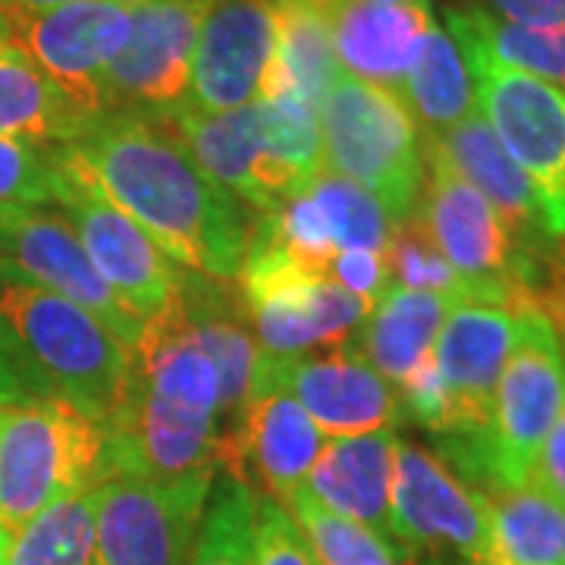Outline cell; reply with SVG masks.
<instances>
[{"label": "cell", "instance_id": "obj_22", "mask_svg": "<svg viewBox=\"0 0 565 565\" xmlns=\"http://www.w3.org/2000/svg\"><path fill=\"white\" fill-rule=\"evenodd\" d=\"M422 145L424 151L437 154L452 173L471 182L497 207V214L512 230L515 243L537 258L544 239H550L541 199L525 173L505 154L493 129L478 114V107L440 136H422Z\"/></svg>", "mask_w": 565, "mask_h": 565}, {"label": "cell", "instance_id": "obj_51", "mask_svg": "<svg viewBox=\"0 0 565 565\" xmlns=\"http://www.w3.org/2000/svg\"><path fill=\"white\" fill-rule=\"evenodd\" d=\"M0 211H3V207H0Z\"/></svg>", "mask_w": 565, "mask_h": 565}, {"label": "cell", "instance_id": "obj_13", "mask_svg": "<svg viewBox=\"0 0 565 565\" xmlns=\"http://www.w3.org/2000/svg\"><path fill=\"white\" fill-rule=\"evenodd\" d=\"M390 534L408 553L424 550L434 559L487 563V500L465 484L444 456L399 440L390 490Z\"/></svg>", "mask_w": 565, "mask_h": 565}, {"label": "cell", "instance_id": "obj_12", "mask_svg": "<svg viewBox=\"0 0 565 565\" xmlns=\"http://www.w3.org/2000/svg\"><path fill=\"white\" fill-rule=\"evenodd\" d=\"M252 390L289 393L321 427L327 440L396 427L405 418L399 390L374 371L352 340L323 355L262 352L252 374Z\"/></svg>", "mask_w": 565, "mask_h": 565}, {"label": "cell", "instance_id": "obj_9", "mask_svg": "<svg viewBox=\"0 0 565 565\" xmlns=\"http://www.w3.org/2000/svg\"><path fill=\"white\" fill-rule=\"evenodd\" d=\"M462 57L475 82L478 114L534 185L550 239H565V92L478 51H462Z\"/></svg>", "mask_w": 565, "mask_h": 565}, {"label": "cell", "instance_id": "obj_5", "mask_svg": "<svg viewBox=\"0 0 565 565\" xmlns=\"http://www.w3.org/2000/svg\"><path fill=\"white\" fill-rule=\"evenodd\" d=\"M327 170L362 185L393 223L415 214L424 185L422 129L405 102L340 73L318 104Z\"/></svg>", "mask_w": 565, "mask_h": 565}, {"label": "cell", "instance_id": "obj_41", "mask_svg": "<svg viewBox=\"0 0 565 565\" xmlns=\"http://www.w3.org/2000/svg\"><path fill=\"white\" fill-rule=\"evenodd\" d=\"M493 17L534 29H556L565 25V0H484Z\"/></svg>", "mask_w": 565, "mask_h": 565}, {"label": "cell", "instance_id": "obj_37", "mask_svg": "<svg viewBox=\"0 0 565 565\" xmlns=\"http://www.w3.org/2000/svg\"><path fill=\"white\" fill-rule=\"evenodd\" d=\"M61 145L0 136V207L54 204Z\"/></svg>", "mask_w": 565, "mask_h": 565}, {"label": "cell", "instance_id": "obj_29", "mask_svg": "<svg viewBox=\"0 0 565 565\" xmlns=\"http://www.w3.org/2000/svg\"><path fill=\"white\" fill-rule=\"evenodd\" d=\"M446 32L462 51H478L500 66L553 82L565 92V25L534 29L493 17L484 7L446 10Z\"/></svg>", "mask_w": 565, "mask_h": 565}, {"label": "cell", "instance_id": "obj_42", "mask_svg": "<svg viewBox=\"0 0 565 565\" xmlns=\"http://www.w3.org/2000/svg\"><path fill=\"white\" fill-rule=\"evenodd\" d=\"M35 403V393L22 374L17 345L10 340L7 327L0 323V405H22Z\"/></svg>", "mask_w": 565, "mask_h": 565}, {"label": "cell", "instance_id": "obj_26", "mask_svg": "<svg viewBox=\"0 0 565 565\" xmlns=\"http://www.w3.org/2000/svg\"><path fill=\"white\" fill-rule=\"evenodd\" d=\"M452 305L456 302L446 296L390 286L371 308L352 343L359 345V352L374 364L381 377L399 386L418 362L434 352L437 333Z\"/></svg>", "mask_w": 565, "mask_h": 565}, {"label": "cell", "instance_id": "obj_30", "mask_svg": "<svg viewBox=\"0 0 565 565\" xmlns=\"http://www.w3.org/2000/svg\"><path fill=\"white\" fill-rule=\"evenodd\" d=\"M399 98L412 110L422 136H440L478 107L462 51L437 22L424 35L422 51L405 73Z\"/></svg>", "mask_w": 565, "mask_h": 565}, {"label": "cell", "instance_id": "obj_18", "mask_svg": "<svg viewBox=\"0 0 565 565\" xmlns=\"http://www.w3.org/2000/svg\"><path fill=\"white\" fill-rule=\"evenodd\" d=\"M274 51V0H207L185 104L226 114L258 102Z\"/></svg>", "mask_w": 565, "mask_h": 565}, {"label": "cell", "instance_id": "obj_8", "mask_svg": "<svg viewBox=\"0 0 565 565\" xmlns=\"http://www.w3.org/2000/svg\"><path fill=\"white\" fill-rule=\"evenodd\" d=\"M243 302L255 340L267 355H311L349 343L371 305L262 243H245L239 267Z\"/></svg>", "mask_w": 565, "mask_h": 565}, {"label": "cell", "instance_id": "obj_14", "mask_svg": "<svg viewBox=\"0 0 565 565\" xmlns=\"http://www.w3.org/2000/svg\"><path fill=\"white\" fill-rule=\"evenodd\" d=\"M0 274L57 292L98 318L126 349L139 345L145 323L114 296L85 255L73 223L61 214L44 207H3Z\"/></svg>", "mask_w": 565, "mask_h": 565}, {"label": "cell", "instance_id": "obj_50", "mask_svg": "<svg viewBox=\"0 0 565 565\" xmlns=\"http://www.w3.org/2000/svg\"><path fill=\"white\" fill-rule=\"evenodd\" d=\"M92 565H102V563H98V556H95V563H92Z\"/></svg>", "mask_w": 565, "mask_h": 565}, {"label": "cell", "instance_id": "obj_36", "mask_svg": "<svg viewBox=\"0 0 565 565\" xmlns=\"http://www.w3.org/2000/svg\"><path fill=\"white\" fill-rule=\"evenodd\" d=\"M384 255L386 264H390L393 286L446 296L452 302H471L468 286L452 270V264L440 255V248L434 245L418 214H412V217H405L393 226Z\"/></svg>", "mask_w": 565, "mask_h": 565}, {"label": "cell", "instance_id": "obj_48", "mask_svg": "<svg viewBox=\"0 0 565 565\" xmlns=\"http://www.w3.org/2000/svg\"><path fill=\"white\" fill-rule=\"evenodd\" d=\"M559 340H563V349H565V330H563V333H559Z\"/></svg>", "mask_w": 565, "mask_h": 565}, {"label": "cell", "instance_id": "obj_28", "mask_svg": "<svg viewBox=\"0 0 565 565\" xmlns=\"http://www.w3.org/2000/svg\"><path fill=\"white\" fill-rule=\"evenodd\" d=\"M92 120L22 47L0 39V136L66 145Z\"/></svg>", "mask_w": 565, "mask_h": 565}, {"label": "cell", "instance_id": "obj_24", "mask_svg": "<svg viewBox=\"0 0 565 565\" xmlns=\"http://www.w3.org/2000/svg\"><path fill=\"white\" fill-rule=\"evenodd\" d=\"M396 446L399 437L393 427L359 437H333L323 444L302 490L323 509L393 537L390 490L396 471Z\"/></svg>", "mask_w": 565, "mask_h": 565}, {"label": "cell", "instance_id": "obj_4", "mask_svg": "<svg viewBox=\"0 0 565 565\" xmlns=\"http://www.w3.org/2000/svg\"><path fill=\"white\" fill-rule=\"evenodd\" d=\"M565 408V349L541 308H519V333L481 437L444 440L452 471L478 493L531 481L537 452Z\"/></svg>", "mask_w": 565, "mask_h": 565}, {"label": "cell", "instance_id": "obj_21", "mask_svg": "<svg viewBox=\"0 0 565 565\" xmlns=\"http://www.w3.org/2000/svg\"><path fill=\"white\" fill-rule=\"evenodd\" d=\"M337 63L345 76L403 92L405 73L434 25L430 0L367 3V0H321Z\"/></svg>", "mask_w": 565, "mask_h": 565}, {"label": "cell", "instance_id": "obj_45", "mask_svg": "<svg viewBox=\"0 0 565 565\" xmlns=\"http://www.w3.org/2000/svg\"><path fill=\"white\" fill-rule=\"evenodd\" d=\"M427 565H487V563H462V559H430Z\"/></svg>", "mask_w": 565, "mask_h": 565}, {"label": "cell", "instance_id": "obj_35", "mask_svg": "<svg viewBox=\"0 0 565 565\" xmlns=\"http://www.w3.org/2000/svg\"><path fill=\"white\" fill-rule=\"evenodd\" d=\"M308 189L323 207L337 252H349V248L384 252L396 223L371 192H364L362 185L343 180L330 170H323Z\"/></svg>", "mask_w": 565, "mask_h": 565}, {"label": "cell", "instance_id": "obj_25", "mask_svg": "<svg viewBox=\"0 0 565 565\" xmlns=\"http://www.w3.org/2000/svg\"><path fill=\"white\" fill-rule=\"evenodd\" d=\"M340 73L321 0H274V51L258 98H299L318 107Z\"/></svg>", "mask_w": 565, "mask_h": 565}, {"label": "cell", "instance_id": "obj_32", "mask_svg": "<svg viewBox=\"0 0 565 565\" xmlns=\"http://www.w3.org/2000/svg\"><path fill=\"white\" fill-rule=\"evenodd\" d=\"M95 509V490L47 505L13 534L7 565H92Z\"/></svg>", "mask_w": 565, "mask_h": 565}, {"label": "cell", "instance_id": "obj_16", "mask_svg": "<svg viewBox=\"0 0 565 565\" xmlns=\"http://www.w3.org/2000/svg\"><path fill=\"white\" fill-rule=\"evenodd\" d=\"M207 0H136L129 35L107 63V110H167L185 102Z\"/></svg>", "mask_w": 565, "mask_h": 565}, {"label": "cell", "instance_id": "obj_23", "mask_svg": "<svg viewBox=\"0 0 565 565\" xmlns=\"http://www.w3.org/2000/svg\"><path fill=\"white\" fill-rule=\"evenodd\" d=\"M180 305L195 340L217 371L221 437L226 446L233 427H236L233 422H239V415H243L262 349H258V340H255L248 315H245L243 292H233L230 280L204 277V274H182Z\"/></svg>", "mask_w": 565, "mask_h": 565}, {"label": "cell", "instance_id": "obj_49", "mask_svg": "<svg viewBox=\"0 0 565 565\" xmlns=\"http://www.w3.org/2000/svg\"><path fill=\"white\" fill-rule=\"evenodd\" d=\"M559 243H563V262H565V239H559Z\"/></svg>", "mask_w": 565, "mask_h": 565}, {"label": "cell", "instance_id": "obj_19", "mask_svg": "<svg viewBox=\"0 0 565 565\" xmlns=\"http://www.w3.org/2000/svg\"><path fill=\"white\" fill-rule=\"evenodd\" d=\"M154 114H161L204 173L243 204L274 211L305 189L280 161L264 154L252 104L226 114H202L182 102Z\"/></svg>", "mask_w": 565, "mask_h": 565}, {"label": "cell", "instance_id": "obj_33", "mask_svg": "<svg viewBox=\"0 0 565 565\" xmlns=\"http://www.w3.org/2000/svg\"><path fill=\"white\" fill-rule=\"evenodd\" d=\"M286 509L321 565H412V553L403 544L323 509L305 490H299Z\"/></svg>", "mask_w": 565, "mask_h": 565}, {"label": "cell", "instance_id": "obj_43", "mask_svg": "<svg viewBox=\"0 0 565 565\" xmlns=\"http://www.w3.org/2000/svg\"><path fill=\"white\" fill-rule=\"evenodd\" d=\"M73 0H0V20H20V17H35L44 10H54Z\"/></svg>", "mask_w": 565, "mask_h": 565}, {"label": "cell", "instance_id": "obj_46", "mask_svg": "<svg viewBox=\"0 0 565 565\" xmlns=\"http://www.w3.org/2000/svg\"><path fill=\"white\" fill-rule=\"evenodd\" d=\"M367 3H403V0H367Z\"/></svg>", "mask_w": 565, "mask_h": 565}, {"label": "cell", "instance_id": "obj_20", "mask_svg": "<svg viewBox=\"0 0 565 565\" xmlns=\"http://www.w3.org/2000/svg\"><path fill=\"white\" fill-rule=\"evenodd\" d=\"M327 437L311 415L280 390H252L243 415L223 446V459L233 452L236 468L248 465L267 490V500L286 505L308 481ZM230 459V462H233Z\"/></svg>", "mask_w": 565, "mask_h": 565}, {"label": "cell", "instance_id": "obj_11", "mask_svg": "<svg viewBox=\"0 0 565 565\" xmlns=\"http://www.w3.org/2000/svg\"><path fill=\"white\" fill-rule=\"evenodd\" d=\"M54 202L66 211L85 255L95 270L114 289L141 323L161 315L180 292L182 274L177 264L163 255L151 236L129 221L120 207L104 199L92 182L66 161L61 145V163L54 180Z\"/></svg>", "mask_w": 565, "mask_h": 565}, {"label": "cell", "instance_id": "obj_17", "mask_svg": "<svg viewBox=\"0 0 565 565\" xmlns=\"http://www.w3.org/2000/svg\"><path fill=\"white\" fill-rule=\"evenodd\" d=\"M519 333V311L484 302H456L434 343L444 381L449 430L444 440L481 437L490 424L493 393Z\"/></svg>", "mask_w": 565, "mask_h": 565}, {"label": "cell", "instance_id": "obj_3", "mask_svg": "<svg viewBox=\"0 0 565 565\" xmlns=\"http://www.w3.org/2000/svg\"><path fill=\"white\" fill-rule=\"evenodd\" d=\"M0 323L17 345L35 399H61L104 424L129 377L132 349L85 308L0 274Z\"/></svg>", "mask_w": 565, "mask_h": 565}, {"label": "cell", "instance_id": "obj_44", "mask_svg": "<svg viewBox=\"0 0 565 565\" xmlns=\"http://www.w3.org/2000/svg\"><path fill=\"white\" fill-rule=\"evenodd\" d=\"M10 544H13V534L7 527H0V565H7L10 559Z\"/></svg>", "mask_w": 565, "mask_h": 565}, {"label": "cell", "instance_id": "obj_27", "mask_svg": "<svg viewBox=\"0 0 565 565\" xmlns=\"http://www.w3.org/2000/svg\"><path fill=\"white\" fill-rule=\"evenodd\" d=\"M487 500V565H565V505L525 481L481 493Z\"/></svg>", "mask_w": 565, "mask_h": 565}, {"label": "cell", "instance_id": "obj_31", "mask_svg": "<svg viewBox=\"0 0 565 565\" xmlns=\"http://www.w3.org/2000/svg\"><path fill=\"white\" fill-rule=\"evenodd\" d=\"M258 493L230 468L214 475L185 565H255Z\"/></svg>", "mask_w": 565, "mask_h": 565}, {"label": "cell", "instance_id": "obj_7", "mask_svg": "<svg viewBox=\"0 0 565 565\" xmlns=\"http://www.w3.org/2000/svg\"><path fill=\"white\" fill-rule=\"evenodd\" d=\"M415 214L471 292V302L527 308L541 289V264L515 243L484 195L424 151V185Z\"/></svg>", "mask_w": 565, "mask_h": 565}, {"label": "cell", "instance_id": "obj_34", "mask_svg": "<svg viewBox=\"0 0 565 565\" xmlns=\"http://www.w3.org/2000/svg\"><path fill=\"white\" fill-rule=\"evenodd\" d=\"M252 110L264 154L280 161L308 189L327 170L318 107L299 98H258Z\"/></svg>", "mask_w": 565, "mask_h": 565}, {"label": "cell", "instance_id": "obj_2", "mask_svg": "<svg viewBox=\"0 0 565 565\" xmlns=\"http://www.w3.org/2000/svg\"><path fill=\"white\" fill-rule=\"evenodd\" d=\"M104 427L107 478L173 481L223 459L221 384L177 299L145 321L129 377Z\"/></svg>", "mask_w": 565, "mask_h": 565}, {"label": "cell", "instance_id": "obj_6", "mask_svg": "<svg viewBox=\"0 0 565 565\" xmlns=\"http://www.w3.org/2000/svg\"><path fill=\"white\" fill-rule=\"evenodd\" d=\"M107 481L104 427L61 399L0 405V527Z\"/></svg>", "mask_w": 565, "mask_h": 565}, {"label": "cell", "instance_id": "obj_47", "mask_svg": "<svg viewBox=\"0 0 565 565\" xmlns=\"http://www.w3.org/2000/svg\"><path fill=\"white\" fill-rule=\"evenodd\" d=\"M117 3H126V7H129V3H136V0H117Z\"/></svg>", "mask_w": 565, "mask_h": 565}, {"label": "cell", "instance_id": "obj_10", "mask_svg": "<svg viewBox=\"0 0 565 565\" xmlns=\"http://www.w3.org/2000/svg\"><path fill=\"white\" fill-rule=\"evenodd\" d=\"M217 468L173 481L114 475L95 487L102 565H185Z\"/></svg>", "mask_w": 565, "mask_h": 565}, {"label": "cell", "instance_id": "obj_1", "mask_svg": "<svg viewBox=\"0 0 565 565\" xmlns=\"http://www.w3.org/2000/svg\"><path fill=\"white\" fill-rule=\"evenodd\" d=\"M63 154L170 262L217 280L239 277L248 243L243 202L204 173L161 114L107 110Z\"/></svg>", "mask_w": 565, "mask_h": 565}, {"label": "cell", "instance_id": "obj_39", "mask_svg": "<svg viewBox=\"0 0 565 565\" xmlns=\"http://www.w3.org/2000/svg\"><path fill=\"white\" fill-rule=\"evenodd\" d=\"M323 277L330 282H337V286H343V289H349L352 296L364 299L371 308H374L377 299L393 286L390 264H386L384 252H367V248L337 252V255L327 262Z\"/></svg>", "mask_w": 565, "mask_h": 565}, {"label": "cell", "instance_id": "obj_40", "mask_svg": "<svg viewBox=\"0 0 565 565\" xmlns=\"http://www.w3.org/2000/svg\"><path fill=\"white\" fill-rule=\"evenodd\" d=\"M531 481L541 484L546 493H553L565 505V408L559 422L553 424L550 437L537 452V462L531 471Z\"/></svg>", "mask_w": 565, "mask_h": 565}, {"label": "cell", "instance_id": "obj_15", "mask_svg": "<svg viewBox=\"0 0 565 565\" xmlns=\"http://www.w3.org/2000/svg\"><path fill=\"white\" fill-rule=\"evenodd\" d=\"M129 35V7L117 0H73L20 20H0V39L22 47L88 117L104 114L107 63Z\"/></svg>", "mask_w": 565, "mask_h": 565}, {"label": "cell", "instance_id": "obj_38", "mask_svg": "<svg viewBox=\"0 0 565 565\" xmlns=\"http://www.w3.org/2000/svg\"><path fill=\"white\" fill-rule=\"evenodd\" d=\"M255 565H321L292 515L262 497L255 515Z\"/></svg>", "mask_w": 565, "mask_h": 565}]
</instances>
